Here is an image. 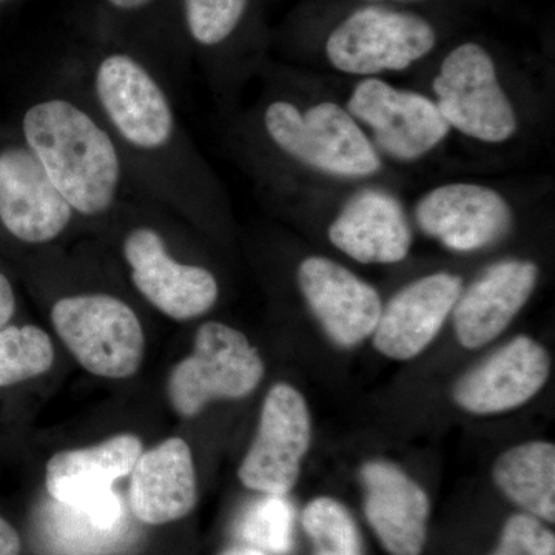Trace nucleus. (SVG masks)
Here are the masks:
<instances>
[{"instance_id":"obj_7","label":"nucleus","mask_w":555,"mask_h":555,"mask_svg":"<svg viewBox=\"0 0 555 555\" xmlns=\"http://www.w3.org/2000/svg\"><path fill=\"white\" fill-rule=\"evenodd\" d=\"M51 323L80 366L98 377H133L142 364L145 337L134 310L107 294L62 298Z\"/></svg>"},{"instance_id":"obj_26","label":"nucleus","mask_w":555,"mask_h":555,"mask_svg":"<svg viewBox=\"0 0 555 555\" xmlns=\"http://www.w3.org/2000/svg\"><path fill=\"white\" fill-rule=\"evenodd\" d=\"M491 555H555V535L535 517L517 514L506 521Z\"/></svg>"},{"instance_id":"obj_4","label":"nucleus","mask_w":555,"mask_h":555,"mask_svg":"<svg viewBox=\"0 0 555 555\" xmlns=\"http://www.w3.org/2000/svg\"><path fill=\"white\" fill-rule=\"evenodd\" d=\"M262 122L275 147L317 177L361 185L385 171L386 160L343 102L273 101Z\"/></svg>"},{"instance_id":"obj_25","label":"nucleus","mask_w":555,"mask_h":555,"mask_svg":"<svg viewBox=\"0 0 555 555\" xmlns=\"http://www.w3.org/2000/svg\"><path fill=\"white\" fill-rule=\"evenodd\" d=\"M250 0H184L185 22L201 46L224 43L246 16Z\"/></svg>"},{"instance_id":"obj_28","label":"nucleus","mask_w":555,"mask_h":555,"mask_svg":"<svg viewBox=\"0 0 555 555\" xmlns=\"http://www.w3.org/2000/svg\"><path fill=\"white\" fill-rule=\"evenodd\" d=\"M16 310V298L9 278L0 273V331L9 324Z\"/></svg>"},{"instance_id":"obj_18","label":"nucleus","mask_w":555,"mask_h":555,"mask_svg":"<svg viewBox=\"0 0 555 555\" xmlns=\"http://www.w3.org/2000/svg\"><path fill=\"white\" fill-rule=\"evenodd\" d=\"M364 513L382 545L392 555H420L427 537L429 496L401 467L372 460L360 470Z\"/></svg>"},{"instance_id":"obj_5","label":"nucleus","mask_w":555,"mask_h":555,"mask_svg":"<svg viewBox=\"0 0 555 555\" xmlns=\"http://www.w3.org/2000/svg\"><path fill=\"white\" fill-rule=\"evenodd\" d=\"M343 104L390 163L429 158L452 134L429 94L386 78L357 79Z\"/></svg>"},{"instance_id":"obj_15","label":"nucleus","mask_w":555,"mask_h":555,"mask_svg":"<svg viewBox=\"0 0 555 555\" xmlns=\"http://www.w3.org/2000/svg\"><path fill=\"white\" fill-rule=\"evenodd\" d=\"M73 208L30 149L0 152V221L24 243L53 241L67 229Z\"/></svg>"},{"instance_id":"obj_10","label":"nucleus","mask_w":555,"mask_h":555,"mask_svg":"<svg viewBox=\"0 0 555 555\" xmlns=\"http://www.w3.org/2000/svg\"><path fill=\"white\" fill-rule=\"evenodd\" d=\"M326 235L332 246L360 264L392 266L411 254L414 222L396 193L367 182L339 203Z\"/></svg>"},{"instance_id":"obj_3","label":"nucleus","mask_w":555,"mask_h":555,"mask_svg":"<svg viewBox=\"0 0 555 555\" xmlns=\"http://www.w3.org/2000/svg\"><path fill=\"white\" fill-rule=\"evenodd\" d=\"M436 57L427 94L452 133L488 147L511 144L521 130L520 109L494 49L463 38L444 43Z\"/></svg>"},{"instance_id":"obj_6","label":"nucleus","mask_w":555,"mask_h":555,"mask_svg":"<svg viewBox=\"0 0 555 555\" xmlns=\"http://www.w3.org/2000/svg\"><path fill=\"white\" fill-rule=\"evenodd\" d=\"M264 361L246 335L219 321L198 328L192 356L179 361L167 382L171 408L193 418L211 401L241 400L264 377Z\"/></svg>"},{"instance_id":"obj_23","label":"nucleus","mask_w":555,"mask_h":555,"mask_svg":"<svg viewBox=\"0 0 555 555\" xmlns=\"http://www.w3.org/2000/svg\"><path fill=\"white\" fill-rule=\"evenodd\" d=\"M302 526L317 546L313 555H363L356 521L331 496H318L306 506Z\"/></svg>"},{"instance_id":"obj_30","label":"nucleus","mask_w":555,"mask_h":555,"mask_svg":"<svg viewBox=\"0 0 555 555\" xmlns=\"http://www.w3.org/2000/svg\"><path fill=\"white\" fill-rule=\"evenodd\" d=\"M113 7L120 10H133L139 9V7L145 5L150 0H108Z\"/></svg>"},{"instance_id":"obj_14","label":"nucleus","mask_w":555,"mask_h":555,"mask_svg":"<svg viewBox=\"0 0 555 555\" xmlns=\"http://www.w3.org/2000/svg\"><path fill=\"white\" fill-rule=\"evenodd\" d=\"M463 278L434 272L416 278L383 305L372 334L375 349L390 360L418 357L437 338L462 295Z\"/></svg>"},{"instance_id":"obj_17","label":"nucleus","mask_w":555,"mask_h":555,"mask_svg":"<svg viewBox=\"0 0 555 555\" xmlns=\"http://www.w3.org/2000/svg\"><path fill=\"white\" fill-rule=\"evenodd\" d=\"M96 93L116 129L139 149L163 147L173 133V113L147 69L126 54L101 62Z\"/></svg>"},{"instance_id":"obj_22","label":"nucleus","mask_w":555,"mask_h":555,"mask_svg":"<svg viewBox=\"0 0 555 555\" xmlns=\"http://www.w3.org/2000/svg\"><path fill=\"white\" fill-rule=\"evenodd\" d=\"M54 363L50 335L38 326L0 331V389L47 374Z\"/></svg>"},{"instance_id":"obj_11","label":"nucleus","mask_w":555,"mask_h":555,"mask_svg":"<svg viewBox=\"0 0 555 555\" xmlns=\"http://www.w3.org/2000/svg\"><path fill=\"white\" fill-rule=\"evenodd\" d=\"M297 283L310 312L335 345L353 347L372 337L383 299L366 280L334 259L312 255L299 262Z\"/></svg>"},{"instance_id":"obj_19","label":"nucleus","mask_w":555,"mask_h":555,"mask_svg":"<svg viewBox=\"0 0 555 555\" xmlns=\"http://www.w3.org/2000/svg\"><path fill=\"white\" fill-rule=\"evenodd\" d=\"M130 476V507L142 524H171L195 509V463L192 449L182 438L171 437L142 452Z\"/></svg>"},{"instance_id":"obj_2","label":"nucleus","mask_w":555,"mask_h":555,"mask_svg":"<svg viewBox=\"0 0 555 555\" xmlns=\"http://www.w3.org/2000/svg\"><path fill=\"white\" fill-rule=\"evenodd\" d=\"M24 134L73 210L94 217L112 207L119 188L118 152L86 112L67 101L40 102L25 113Z\"/></svg>"},{"instance_id":"obj_29","label":"nucleus","mask_w":555,"mask_h":555,"mask_svg":"<svg viewBox=\"0 0 555 555\" xmlns=\"http://www.w3.org/2000/svg\"><path fill=\"white\" fill-rule=\"evenodd\" d=\"M21 537L16 529L0 517V555H21Z\"/></svg>"},{"instance_id":"obj_1","label":"nucleus","mask_w":555,"mask_h":555,"mask_svg":"<svg viewBox=\"0 0 555 555\" xmlns=\"http://www.w3.org/2000/svg\"><path fill=\"white\" fill-rule=\"evenodd\" d=\"M317 28L321 61L353 79L386 78L434 60L449 38L441 13L335 0Z\"/></svg>"},{"instance_id":"obj_20","label":"nucleus","mask_w":555,"mask_h":555,"mask_svg":"<svg viewBox=\"0 0 555 555\" xmlns=\"http://www.w3.org/2000/svg\"><path fill=\"white\" fill-rule=\"evenodd\" d=\"M142 452L144 444L133 434H119L96 447L57 452L47 463V491L62 505L86 511L113 491L119 478L130 476Z\"/></svg>"},{"instance_id":"obj_16","label":"nucleus","mask_w":555,"mask_h":555,"mask_svg":"<svg viewBox=\"0 0 555 555\" xmlns=\"http://www.w3.org/2000/svg\"><path fill=\"white\" fill-rule=\"evenodd\" d=\"M539 278V266L531 259L507 258L463 287L452 312L460 345L474 350L499 338L528 305Z\"/></svg>"},{"instance_id":"obj_24","label":"nucleus","mask_w":555,"mask_h":555,"mask_svg":"<svg viewBox=\"0 0 555 555\" xmlns=\"http://www.w3.org/2000/svg\"><path fill=\"white\" fill-rule=\"evenodd\" d=\"M294 507L284 495H268L247 511L240 534L250 546L275 554H286L292 547Z\"/></svg>"},{"instance_id":"obj_13","label":"nucleus","mask_w":555,"mask_h":555,"mask_svg":"<svg viewBox=\"0 0 555 555\" xmlns=\"http://www.w3.org/2000/svg\"><path fill=\"white\" fill-rule=\"evenodd\" d=\"M550 374L545 347L520 335L462 375L452 389V400L469 414H505L532 400Z\"/></svg>"},{"instance_id":"obj_9","label":"nucleus","mask_w":555,"mask_h":555,"mask_svg":"<svg viewBox=\"0 0 555 555\" xmlns=\"http://www.w3.org/2000/svg\"><path fill=\"white\" fill-rule=\"evenodd\" d=\"M312 441V418L306 398L294 386L270 387L257 436L238 469L241 483L266 495H286L297 485Z\"/></svg>"},{"instance_id":"obj_27","label":"nucleus","mask_w":555,"mask_h":555,"mask_svg":"<svg viewBox=\"0 0 555 555\" xmlns=\"http://www.w3.org/2000/svg\"><path fill=\"white\" fill-rule=\"evenodd\" d=\"M353 2L385 3V5L438 11L452 9L456 3L465 2V0H353Z\"/></svg>"},{"instance_id":"obj_8","label":"nucleus","mask_w":555,"mask_h":555,"mask_svg":"<svg viewBox=\"0 0 555 555\" xmlns=\"http://www.w3.org/2000/svg\"><path fill=\"white\" fill-rule=\"evenodd\" d=\"M412 222L441 247L474 254L505 240L516 224V211L500 190L455 181L423 193L412 208Z\"/></svg>"},{"instance_id":"obj_31","label":"nucleus","mask_w":555,"mask_h":555,"mask_svg":"<svg viewBox=\"0 0 555 555\" xmlns=\"http://www.w3.org/2000/svg\"><path fill=\"white\" fill-rule=\"evenodd\" d=\"M221 555H266L264 551L257 550L254 546H235L224 551Z\"/></svg>"},{"instance_id":"obj_12","label":"nucleus","mask_w":555,"mask_h":555,"mask_svg":"<svg viewBox=\"0 0 555 555\" xmlns=\"http://www.w3.org/2000/svg\"><path fill=\"white\" fill-rule=\"evenodd\" d=\"M124 257L134 287L150 305L177 321L206 315L217 305V278L199 266L181 264L167 251L156 230H133L124 243Z\"/></svg>"},{"instance_id":"obj_21","label":"nucleus","mask_w":555,"mask_h":555,"mask_svg":"<svg viewBox=\"0 0 555 555\" xmlns=\"http://www.w3.org/2000/svg\"><path fill=\"white\" fill-rule=\"evenodd\" d=\"M496 488L528 511L529 516L554 524L555 447L550 441H528L507 449L492 467Z\"/></svg>"}]
</instances>
